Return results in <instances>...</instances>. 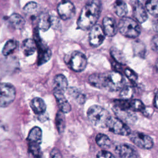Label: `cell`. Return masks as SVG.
Wrapping results in <instances>:
<instances>
[{"instance_id": "obj_1", "label": "cell", "mask_w": 158, "mask_h": 158, "mask_svg": "<svg viewBox=\"0 0 158 158\" xmlns=\"http://www.w3.org/2000/svg\"><path fill=\"white\" fill-rule=\"evenodd\" d=\"M101 7L100 0H89L83 7L78 19V28L86 30L94 26L100 16Z\"/></svg>"}, {"instance_id": "obj_2", "label": "cell", "mask_w": 158, "mask_h": 158, "mask_svg": "<svg viewBox=\"0 0 158 158\" xmlns=\"http://www.w3.org/2000/svg\"><path fill=\"white\" fill-rule=\"evenodd\" d=\"M87 117L93 125L104 128L106 127V123L110 115L109 112L102 107L93 105L88 109Z\"/></svg>"}, {"instance_id": "obj_3", "label": "cell", "mask_w": 158, "mask_h": 158, "mask_svg": "<svg viewBox=\"0 0 158 158\" xmlns=\"http://www.w3.org/2000/svg\"><path fill=\"white\" fill-rule=\"evenodd\" d=\"M118 28L122 35L131 38L138 36L141 32L137 22L130 17H122L119 21Z\"/></svg>"}, {"instance_id": "obj_4", "label": "cell", "mask_w": 158, "mask_h": 158, "mask_svg": "<svg viewBox=\"0 0 158 158\" xmlns=\"http://www.w3.org/2000/svg\"><path fill=\"white\" fill-rule=\"evenodd\" d=\"M16 96L15 88L10 83H0V107H6L11 104Z\"/></svg>"}, {"instance_id": "obj_5", "label": "cell", "mask_w": 158, "mask_h": 158, "mask_svg": "<svg viewBox=\"0 0 158 158\" xmlns=\"http://www.w3.org/2000/svg\"><path fill=\"white\" fill-rule=\"evenodd\" d=\"M125 84V78L118 72L112 71L106 73L105 88L111 91L121 89Z\"/></svg>"}, {"instance_id": "obj_6", "label": "cell", "mask_w": 158, "mask_h": 158, "mask_svg": "<svg viewBox=\"0 0 158 158\" xmlns=\"http://www.w3.org/2000/svg\"><path fill=\"white\" fill-rule=\"evenodd\" d=\"M106 127L112 133L121 136H128L131 133L129 127L117 117L110 116L106 123Z\"/></svg>"}, {"instance_id": "obj_7", "label": "cell", "mask_w": 158, "mask_h": 158, "mask_svg": "<svg viewBox=\"0 0 158 158\" xmlns=\"http://www.w3.org/2000/svg\"><path fill=\"white\" fill-rule=\"evenodd\" d=\"M68 64L72 70L75 72H80L86 68L87 59L85 54L82 52L75 51L70 55L68 60Z\"/></svg>"}, {"instance_id": "obj_8", "label": "cell", "mask_w": 158, "mask_h": 158, "mask_svg": "<svg viewBox=\"0 0 158 158\" xmlns=\"http://www.w3.org/2000/svg\"><path fill=\"white\" fill-rule=\"evenodd\" d=\"M130 140L138 148L141 149H151L154 144L152 139L148 135L138 132L134 131L129 135Z\"/></svg>"}, {"instance_id": "obj_9", "label": "cell", "mask_w": 158, "mask_h": 158, "mask_svg": "<svg viewBox=\"0 0 158 158\" xmlns=\"http://www.w3.org/2000/svg\"><path fill=\"white\" fill-rule=\"evenodd\" d=\"M60 17L63 20H68L74 15L75 8L73 3L69 0H62L57 7Z\"/></svg>"}, {"instance_id": "obj_10", "label": "cell", "mask_w": 158, "mask_h": 158, "mask_svg": "<svg viewBox=\"0 0 158 158\" xmlns=\"http://www.w3.org/2000/svg\"><path fill=\"white\" fill-rule=\"evenodd\" d=\"M105 36L102 27L98 24H95L90 28L89 33V42L90 45L93 47L100 46L104 41Z\"/></svg>"}, {"instance_id": "obj_11", "label": "cell", "mask_w": 158, "mask_h": 158, "mask_svg": "<svg viewBox=\"0 0 158 158\" xmlns=\"http://www.w3.org/2000/svg\"><path fill=\"white\" fill-rule=\"evenodd\" d=\"M133 15L139 23L144 22L148 19V14L144 9L142 0H131Z\"/></svg>"}, {"instance_id": "obj_12", "label": "cell", "mask_w": 158, "mask_h": 158, "mask_svg": "<svg viewBox=\"0 0 158 158\" xmlns=\"http://www.w3.org/2000/svg\"><path fill=\"white\" fill-rule=\"evenodd\" d=\"M115 151L120 158H138L136 150L127 144H120L115 147Z\"/></svg>"}, {"instance_id": "obj_13", "label": "cell", "mask_w": 158, "mask_h": 158, "mask_svg": "<svg viewBox=\"0 0 158 158\" xmlns=\"http://www.w3.org/2000/svg\"><path fill=\"white\" fill-rule=\"evenodd\" d=\"M36 46L38 48V65H41L46 62L51 56V51L43 43H42L41 39L37 33V37L36 39Z\"/></svg>"}, {"instance_id": "obj_14", "label": "cell", "mask_w": 158, "mask_h": 158, "mask_svg": "<svg viewBox=\"0 0 158 158\" xmlns=\"http://www.w3.org/2000/svg\"><path fill=\"white\" fill-rule=\"evenodd\" d=\"M68 81L66 77L62 74L57 75L53 80L54 93H62L67 90Z\"/></svg>"}, {"instance_id": "obj_15", "label": "cell", "mask_w": 158, "mask_h": 158, "mask_svg": "<svg viewBox=\"0 0 158 158\" xmlns=\"http://www.w3.org/2000/svg\"><path fill=\"white\" fill-rule=\"evenodd\" d=\"M102 30L105 35L114 36L117 31V27L115 20L109 17H106L102 20Z\"/></svg>"}, {"instance_id": "obj_16", "label": "cell", "mask_w": 158, "mask_h": 158, "mask_svg": "<svg viewBox=\"0 0 158 158\" xmlns=\"http://www.w3.org/2000/svg\"><path fill=\"white\" fill-rule=\"evenodd\" d=\"M113 111L117 116V118L123 122L133 123L136 120V115L130 110H121L116 107H113Z\"/></svg>"}, {"instance_id": "obj_17", "label": "cell", "mask_w": 158, "mask_h": 158, "mask_svg": "<svg viewBox=\"0 0 158 158\" xmlns=\"http://www.w3.org/2000/svg\"><path fill=\"white\" fill-rule=\"evenodd\" d=\"M106 73H93L88 78L91 85L98 88H105Z\"/></svg>"}, {"instance_id": "obj_18", "label": "cell", "mask_w": 158, "mask_h": 158, "mask_svg": "<svg viewBox=\"0 0 158 158\" xmlns=\"http://www.w3.org/2000/svg\"><path fill=\"white\" fill-rule=\"evenodd\" d=\"M9 25L15 30L22 29L25 23V19L20 14L14 13L10 15L7 19Z\"/></svg>"}, {"instance_id": "obj_19", "label": "cell", "mask_w": 158, "mask_h": 158, "mask_svg": "<svg viewBox=\"0 0 158 158\" xmlns=\"http://www.w3.org/2000/svg\"><path fill=\"white\" fill-rule=\"evenodd\" d=\"M54 95L56 99L57 105L60 109V111L65 113H68L71 110V106L64 96L62 93H54Z\"/></svg>"}, {"instance_id": "obj_20", "label": "cell", "mask_w": 158, "mask_h": 158, "mask_svg": "<svg viewBox=\"0 0 158 158\" xmlns=\"http://www.w3.org/2000/svg\"><path fill=\"white\" fill-rule=\"evenodd\" d=\"M30 107L33 111L38 115L45 113L46 106L44 101L40 98H35L30 102Z\"/></svg>"}, {"instance_id": "obj_21", "label": "cell", "mask_w": 158, "mask_h": 158, "mask_svg": "<svg viewBox=\"0 0 158 158\" xmlns=\"http://www.w3.org/2000/svg\"><path fill=\"white\" fill-rule=\"evenodd\" d=\"M51 26V17L48 13L43 12L38 17V27L41 31H47Z\"/></svg>"}, {"instance_id": "obj_22", "label": "cell", "mask_w": 158, "mask_h": 158, "mask_svg": "<svg viewBox=\"0 0 158 158\" xmlns=\"http://www.w3.org/2000/svg\"><path fill=\"white\" fill-rule=\"evenodd\" d=\"M37 48L35 40L28 38L23 41L22 44V50L26 56H29L34 54Z\"/></svg>"}, {"instance_id": "obj_23", "label": "cell", "mask_w": 158, "mask_h": 158, "mask_svg": "<svg viewBox=\"0 0 158 158\" xmlns=\"http://www.w3.org/2000/svg\"><path fill=\"white\" fill-rule=\"evenodd\" d=\"M42 138V130L38 127H34L30 131L27 139L28 143H41Z\"/></svg>"}, {"instance_id": "obj_24", "label": "cell", "mask_w": 158, "mask_h": 158, "mask_svg": "<svg viewBox=\"0 0 158 158\" xmlns=\"http://www.w3.org/2000/svg\"><path fill=\"white\" fill-rule=\"evenodd\" d=\"M114 9L115 14L120 17H124L128 12L126 3L122 0H117L115 2Z\"/></svg>"}, {"instance_id": "obj_25", "label": "cell", "mask_w": 158, "mask_h": 158, "mask_svg": "<svg viewBox=\"0 0 158 158\" xmlns=\"http://www.w3.org/2000/svg\"><path fill=\"white\" fill-rule=\"evenodd\" d=\"M17 47V41L14 40H8L3 47V49L2 50V53L6 57L9 56L14 52V51L15 50Z\"/></svg>"}, {"instance_id": "obj_26", "label": "cell", "mask_w": 158, "mask_h": 158, "mask_svg": "<svg viewBox=\"0 0 158 158\" xmlns=\"http://www.w3.org/2000/svg\"><path fill=\"white\" fill-rule=\"evenodd\" d=\"M55 122L58 132L59 133H63L65 128V117L63 112L60 111L57 112L56 116Z\"/></svg>"}, {"instance_id": "obj_27", "label": "cell", "mask_w": 158, "mask_h": 158, "mask_svg": "<svg viewBox=\"0 0 158 158\" xmlns=\"http://www.w3.org/2000/svg\"><path fill=\"white\" fill-rule=\"evenodd\" d=\"M96 142L97 144L102 148H108L111 144V140L106 135L102 133H99L96 137Z\"/></svg>"}, {"instance_id": "obj_28", "label": "cell", "mask_w": 158, "mask_h": 158, "mask_svg": "<svg viewBox=\"0 0 158 158\" xmlns=\"http://www.w3.org/2000/svg\"><path fill=\"white\" fill-rule=\"evenodd\" d=\"M69 94L80 104H82L85 102V96L75 88H70L69 89Z\"/></svg>"}, {"instance_id": "obj_29", "label": "cell", "mask_w": 158, "mask_h": 158, "mask_svg": "<svg viewBox=\"0 0 158 158\" xmlns=\"http://www.w3.org/2000/svg\"><path fill=\"white\" fill-rule=\"evenodd\" d=\"M157 0H147L145 4L146 10L151 15L155 17L157 16Z\"/></svg>"}, {"instance_id": "obj_30", "label": "cell", "mask_w": 158, "mask_h": 158, "mask_svg": "<svg viewBox=\"0 0 158 158\" xmlns=\"http://www.w3.org/2000/svg\"><path fill=\"white\" fill-rule=\"evenodd\" d=\"M110 54L114 60L119 64H125L126 63V59L124 54L118 49L112 47L110 49Z\"/></svg>"}, {"instance_id": "obj_31", "label": "cell", "mask_w": 158, "mask_h": 158, "mask_svg": "<svg viewBox=\"0 0 158 158\" xmlns=\"http://www.w3.org/2000/svg\"><path fill=\"white\" fill-rule=\"evenodd\" d=\"M38 10V5L36 2L31 1L28 2L23 7V11L25 14L31 15L35 16Z\"/></svg>"}, {"instance_id": "obj_32", "label": "cell", "mask_w": 158, "mask_h": 158, "mask_svg": "<svg viewBox=\"0 0 158 158\" xmlns=\"http://www.w3.org/2000/svg\"><path fill=\"white\" fill-rule=\"evenodd\" d=\"M134 90L133 88L129 86H123L121 89L120 96L122 99L129 100L133 96Z\"/></svg>"}, {"instance_id": "obj_33", "label": "cell", "mask_w": 158, "mask_h": 158, "mask_svg": "<svg viewBox=\"0 0 158 158\" xmlns=\"http://www.w3.org/2000/svg\"><path fill=\"white\" fill-rule=\"evenodd\" d=\"M130 109L135 112H143L145 108L144 104L139 99H133L130 101Z\"/></svg>"}, {"instance_id": "obj_34", "label": "cell", "mask_w": 158, "mask_h": 158, "mask_svg": "<svg viewBox=\"0 0 158 158\" xmlns=\"http://www.w3.org/2000/svg\"><path fill=\"white\" fill-rule=\"evenodd\" d=\"M29 151L32 154L34 158H41L40 144L29 143Z\"/></svg>"}, {"instance_id": "obj_35", "label": "cell", "mask_w": 158, "mask_h": 158, "mask_svg": "<svg viewBox=\"0 0 158 158\" xmlns=\"http://www.w3.org/2000/svg\"><path fill=\"white\" fill-rule=\"evenodd\" d=\"M114 107L121 110H130V104L128 100L125 99H115L114 101Z\"/></svg>"}, {"instance_id": "obj_36", "label": "cell", "mask_w": 158, "mask_h": 158, "mask_svg": "<svg viewBox=\"0 0 158 158\" xmlns=\"http://www.w3.org/2000/svg\"><path fill=\"white\" fill-rule=\"evenodd\" d=\"M124 72L125 75L127 77V78L131 81H135L137 80L138 78L137 74L133 70L127 68L125 70Z\"/></svg>"}, {"instance_id": "obj_37", "label": "cell", "mask_w": 158, "mask_h": 158, "mask_svg": "<svg viewBox=\"0 0 158 158\" xmlns=\"http://www.w3.org/2000/svg\"><path fill=\"white\" fill-rule=\"evenodd\" d=\"M96 158H116V157L111 152L105 150H102L98 152L96 155Z\"/></svg>"}, {"instance_id": "obj_38", "label": "cell", "mask_w": 158, "mask_h": 158, "mask_svg": "<svg viewBox=\"0 0 158 158\" xmlns=\"http://www.w3.org/2000/svg\"><path fill=\"white\" fill-rule=\"evenodd\" d=\"M50 158H62V156L59 149L54 148L50 153Z\"/></svg>"}, {"instance_id": "obj_39", "label": "cell", "mask_w": 158, "mask_h": 158, "mask_svg": "<svg viewBox=\"0 0 158 158\" xmlns=\"http://www.w3.org/2000/svg\"><path fill=\"white\" fill-rule=\"evenodd\" d=\"M151 47H152V49L154 51L156 52L157 51V35H155L152 39Z\"/></svg>"}, {"instance_id": "obj_40", "label": "cell", "mask_w": 158, "mask_h": 158, "mask_svg": "<svg viewBox=\"0 0 158 158\" xmlns=\"http://www.w3.org/2000/svg\"><path fill=\"white\" fill-rule=\"evenodd\" d=\"M157 93H156L155 94V97H154V104L155 106V107L157 108Z\"/></svg>"}]
</instances>
